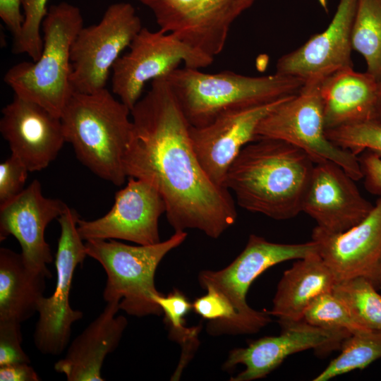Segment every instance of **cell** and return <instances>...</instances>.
I'll list each match as a JSON object with an SVG mask.
<instances>
[{"label": "cell", "mask_w": 381, "mask_h": 381, "mask_svg": "<svg viewBox=\"0 0 381 381\" xmlns=\"http://www.w3.org/2000/svg\"><path fill=\"white\" fill-rule=\"evenodd\" d=\"M131 116L123 160L127 178L146 181L159 191L174 231L197 229L218 238L236 222L235 201L200 165L190 139V124L164 77L152 80Z\"/></svg>", "instance_id": "obj_1"}, {"label": "cell", "mask_w": 381, "mask_h": 381, "mask_svg": "<svg viewBox=\"0 0 381 381\" xmlns=\"http://www.w3.org/2000/svg\"><path fill=\"white\" fill-rule=\"evenodd\" d=\"M314 166L298 147L260 138L241 150L228 169L224 186L242 208L286 220L302 212Z\"/></svg>", "instance_id": "obj_2"}, {"label": "cell", "mask_w": 381, "mask_h": 381, "mask_svg": "<svg viewBox=\"0 0 381 381\" xmlns=\"http://www.w3.org/2000/svg\"><path fill=\"white\" fill-rule=\"evenodd\" d=\"M131 109L107 89L73 92L61 114L66 142L94 174L119 186L127 176L123 156L132 127Z\"/></svg>", "instance_id": "obj_3"}, {"label": "cell", "mask_w": 381, "mask_h": 381, "mask_svg": "<svg viewBox=\"0 0 381 381\" xmlns=\"http://www.w3.org/2000/svg\"><path fill=\"white\" fill-rule=\"evenodd\" d=\"M192 126L212 122L230 109L273 102L297 94L305 81L275 73L248 76L232 71L205 73L197 68H176L164 76Z\"/></svg>", "instance_id": "obj_4"}, {"label": "cell", "mask_w": 381, "mask_h": 381, "mask_svg": "<svg viewBox=\"0 0 381 381\" xmlns=\"http://www.w3.org/2000/svg\"><path fill=\"white\" fill-rule=\"evenodd\" d=\"M78 7L61 2L48 8L42 24L43 47L36 61L11 66L4 80L14 95L42 106L61 116L73 90L71 77V49L83 28Z\"/></svg>", "instance_id": "obj_5"}, {"label": "cell", "mask_w": 381, "mask_h": 381, "mask_svg": "<svg viewBox=\"0 0 381 381\" xmlns=\"http://www.w3.org/2000/svg\"><path fill=\"white\" fill-rule=\"evenodd\" d=\"M187 235L186 231H176L168 239L152 245L132 246L114 239L86 241L87 256L97 260L107 276L104 300L120 302V309L131 316L163 313L154 300L160 293L155 284V272L165 255L181 245Z\"/></svg>", "instance_id": "obj_6"}, {"label": "cell", "mask_w": 381, "mask_h": 381, "mask_svg": "<svg viewBox=\"0 0 381 381\" xmlns=\"http://www.w3.org/2000/svg\"><path fill=\"white\" fill-rule=\"evenodd\" d=\"M316 253L318 245L313 240L277 243L251 234L243 250L229 265L219 270L201 271L198 282L202 289L215 290L233 306L236 316L230 334H255L272 320L267 311L256 310L248 306L246 296L252 283L271 267Z\"/></svg>", "instance_id": "obj_7"}, {"label": "cell", "mask_w": 381, "mask_h": 381, "mask_svg": "<svg viewBox=\"0 0 381 381\" xmlns=\"http://www.w3.org/2000/svg\"><path fill=\"white\" fill-rule=\"evenodd\" d=\"M321 81L306 83L297 94L277 105L259 123L255 140H283L304 151L315 164L333 162L358 181L363 177L359 158L326 135Z\"/></svg>", "instance_id": "obj_8"}, {"label": "cell", "mask_w": 381, "mask_h": 381, "mask_svg": "<svg viewBox=\"0 0 381 381\" xmlns=\"http://www.w3.org/2000/svg\"><path fill=\"white\" fill-rule=\"evenodd\" d=\"M129 51L112 68V92L131 110L141 98L147 82L164 77L183 63L186 67L209 66L214 58L195 49L171 32L142 28Z\"/></svg>", "instance_id": "obj_9"}, {"label": "cell", "mask_w": 381, "mask_h": 381, "mask_svg": "<svg viewBox=\"0 0 381 381\" xmlns=\"http://www.w3.org/2000/svg\"><path fill=\"white\" fill-rule=\"evenodd\" d=\"M142 28L135 8L127 2L111 4L98 23L83 26L71 49L73 92L92 93L106 88L114 63Z\"/></svg>", "instance_id": "obj_10"}, {"label": "cell", "mask_w": 381, "mask_h": 381, "mask_svg": "<svg viewBox=\"0 0 381 381\" xmlns=\"http://www.w3.org/2000/svg\"><path fill=\"white\" fill-rule=\"evenodd\" d=\"M79 219L77 212L68 205L56 219L61 233L55 257V289L51 296H44L38 303L39 319L34 332L35 345L45 355L61 354L69 343L73 324L83 317V313L73 309L69 302L75 270L87 255L85 243L78 231Z\"/></svg>", "instance_id": "obj_11"}, {"label": "cell", "mask_w": 381, "mask_h": 381, "mask_svg": "<svg viewBox=\"0 0 381 381\" xmlns=\"http://www.w3.org/2000/svg\"><path fill=\"white\" fill-rule=\"evenodd\" d=\"M152 12L159 29L214 59L236 20L256 0H136Z\"/></svg>", "instance_id": "obj_12"}, {"label": "cell", "mask_w": 381, "mask_h": 381, "mask_svg": "<svg viewBox=\"0 0 381 381\" xmlns=\"http://www.w3.org/2000/svg\"><path fill=\"white\" fill-rule=\"evenodd\" d=\"M165 212L164 200L152 184L128 177L126 186L115 193L111 210L93 220L80 218L78 231L83 241L119 239L155 244L161 241L159 219Z\"/></svg>", "instance_id": "obj_13"}, {"label": "cell", "mask_w": 381, "mask_h": 381, "mask_svg": "<svg viewBox=\"0 0 381 381\" xmlns=\"http://www.w3.org/2000/svg\"><path fill=\"white\" fill-rule=\"evenodd\" d=\"M277 336L264 337L246 347L231 350L223 368L229 370L242 364L245 369L231 381H251L266 377L288 356L306 350L314 349L321 354L340 349L351 333L312 325L303 320L280 324Z\"/></svg>", "instance_id": "obj_14"}, {"label": "cell", "mask_w": 381, "mask_h": 381, "mask_svg": "<svg viewBox=\"0 0 381 381\" xmlns=\"http://www.w3.org/2000/svg\"><path fill=\"white\" fill-rule=\"evenodd\" d=\"M312 240L336 282L356 277L381 287V197L360 223L341 233L315 226Z\"/></svg>", "instance_id": "obj_15"}, {"label": "cell", "mask_w": 381, "mask_h": 381, "mask_svg": "<svg viewBox=\"0 0 381 381\" xmlns=\"http://www.w3.org/2000/svg\"><path fill=\"white\" fill-rule=\"evenodd\" d=\"M287 97L265 104L230 109L205 126H190V135L195 153L215 184L225 187L229 167L241 150L255 140L260 121Z\"/></svg>", "instance_id": "obj_16"}, {"label": "cell", "mask_w": 381, "mask_h": 381, "mask_svg": "<svg viewBox=\"0 0 381 381\" xmlns=\"http://www.w3.org/2000/svg\"><path fill=\"white\" fill-rule=\"evenodd\" d=\"M66 205L59 199L45 197L41 183L35 179L18 196L0 206L1 241L14 236L27 267L47 278L52 277L47 265L52 262L53 256L44 238L45 229Z\"/></svg>", "instance_id": "obj_17"}, {"label": "cell", "mask_w": 381, "mask_h": 381, "mask_svg": "<svg viewBox=\"0 0 381 381\" xmlns=\"http://www.w3.org/2000/svg\"><path fill=\"white\" fill-rule=\"evenodd\" d=\"M1 114L0 132L11 154L29 171L47 168L66 142L61 118L39 104L16 95Z\"/></svg>", "instance_id": "obj_18"}, {"label": "cell", "mask_w": 381, "mask_h": 381, "mask_svg": "<svg viewBox=\"0 0 381 381\" xmlns=\"http://www.w3.org/2000/svg\"><path fill=\"white\" fill-rule=\"evenodd\" d=\"M358 0H339L327 28L302 46L283 55L276 73L305 81H321L339 69L352 66L351 37Z\"/></svg>", "instance_id": "obj_19"}, {"label": "cell", "mask_w": 381, "mask_h": 381, "mask_svg": "<svg viewBox=\"0 0 381 381\" xmlns=\"http://www.w3.org/2000/svg\"><path fill=\"white\" fill-rule=\"evenodd\" d=\"M354 181L333 162L315 164L302 212L329 232L341 233L356 226L374 205L362 195Z\"/></svg>", "instance_id": "obj_20"}, {"label": "cell", "mask_w": 381, "mask_h": 381, "mask_svg": "<svg viewBox=\"0 0 381 381\" xmlns=\"http://www.w3.org/2000/svg\"><path fill=\"white\" fill-rule=\"evenodd\" d=\"M119 301L107 302L103 311L69 345L54 370L68 381H104L101 370L106 356L118 346L128 320L116 315Z\"/></svg>", "instance_id": "obj_21"}, {"label": "cell", "mask_w": 381, "mask_h": 381, "mask_svg": "<svg viewBox=\"0 0 381 381\" xmlns=\"http://www.w3.org/2000/svg\"><path fill=\"white\" fill-rule=\"evenodd\" d=\"M326 130L377 119L379 80L367 71L346 67L320 82Z\"/></svg>", "instance_id": "obj_22"}, {"label": "cell", "mask_w": 381, "mask_h": 381, "mask_svg": "<svg viewBox=\"0 0 381 381\" xmlns=\"http://www.w3.org/2000/svg\"><path fill=\"white\" fill-rule=\"evenodd\" d=\"M334 277L318 253L298 259L283 273L267 313L279 324L303 320L309 305L320 295L332 291Z\"/></svg>", "instance_id": "obj_23"}, {"label": "cell", "mask_w": 381, "mask_h": 381, "mask_svg": "<svg viewBox=\"0 0 381 381\" xmlns=\"http://www.w3.org/2000/svg\"><path fill=\"white\" fill-rule=\"evenodd\" d=\"M44 274L27 267L21 253L0 248V322L21 324L37 312L45 290Z\"/></svg>", "instance_id": "obj_24"}, {"label": "cell", "mask_w": 381, "mask_h": 381, "mask_svg": "<svg viewBox=\"0 0 381 381\" xmlns=\"http://www.w3.org/2000/svg\"><path fill=\"white\" fill-rule=\"evenodd\" d=\"M351 42L364 59L366 71L381 78V0H358Z\"/></svg>", "instance_id": "obj_25"}, {"label": "cell", "mask_w": 381, "mask_h": 381, "mask_svg": "<svg viewBox=\"0 0 381 381\" xmlns=\"http://www.w3.org/2000/svg\"><path fill=\"white\" fill-rule=\"evenodd\" d=\"M341 351L314 381H327L337 376L361 370L381 358V330L363 329L351 334L340 347Z\"/></svg>", "instance_id": "obj_26"}, {"label": "cell", "mask_w": 381, "mask_h": 381, "mask_svg": "<svg viewBox=\"0 0 381 381\" xmlns=\"http://www.w3.org/2000/svg\"><path fill=\"white\" fill-rule=\"evenodd\" d=\"M332 291L361 326L381 330V294L370 281L363 277L341 280Z\"/></svg>", "instance_id": "obj_27"}, {"label": "cell", "mask_w": 381, "mask_h": 381, "mask_svg": "<svg viewBox=\"0 0 381 381\" xmlns=\"http://www.w3.org/2000/svg\"><path fill=\"white\" fill-rule=\"evenodd\" d=\"M303 320L322 329L346 331L351 334L366 329L358 324L332 291L318 296L306 310Z\"/></svg>", "instance_id": "obj_28"}, {"label": "cell", "mask_w": 381, "mask_h": 381, "mask_svg": "<svg viewBox=\"0 0 381 381\" xmlns=\"http://www.w3.org/2000/svg\"><path fill=\"white\" fill-rule=\"evenodd\" d=\"M327 138L338 147L357 156L364 150L381 158V120L371 119L342 125L325 131Z\"/></svg>", "instance_id": "obj_29"}, {"label": "cell", "mask_w": 381, "mask_h": 381, "mask_svg": "<svg viewBox=\"0 0 381 381\" xmlns=\"http://www.w3.org/2000/svg\"><path fill=\"white\" fill-rule=\"evenodd\" d=\"M154 300L164 315V322L169 329L170 336L182 346L185 353L197 345V327H187L185 317L192 310V303L181 291L174 289L168 295L159 293ZM191 351V350H190Z\"/></svg>", "instance_id": "obj_30"}, {"label": "cell", "mask_w": 381, "mask_h": 381, "mask_svg": "<svg viewBox=\"0 0 381 381\" xmlns=\"http://www.w3.org/2000/svg\"><path fill=\"white\" fill-rule=\"evenodd\" d=\"M48 1L21 0L24 22L20 34L13 40V54H27L32 61L39 59L43 47L41 28Z\"/></svg>", "instance_id": "obj_31"}, {"label": "cell", "mask_w": 381, "mask_h": 381, "mask_svg": "<svg viewBox=\"0 0 381 381\" xmlns=\"http://www.w3.org/2000/svg\"><path fill=\"white\" fill-rule=\"evenodd\" d=\"M29 170L14 155L0 164V206L18 196L25 188Z\"/></svg>", "instance_id": "obj_32"}, {"label": "cell", "mask_w": 381, "mask_h": 381, "mask_svg": "<svg viewBox=\"0 0 381 381\" xmlns=\"http://www.w3.org/2000/svg\"><path fill=\"white\" fill-rule=\"evenodd\" d=\"M20 324L0 322V366L16 363H30L21 346Z\"/></svg>", "instance_id": "obj_33"}, {"label": "cell", "mask_w": 381, "mask_h": 381, "mask_svg": "<svg viewBox=\"0 0 381 381\" xmlns=\"http://www.w3.org/2000/svg\"><path fill=\"white\" fill-rule=\"evenodd\" d=\"M359 162L366 188L381 197V158L375 153L367 150L359 158Z\"/></svg>", "instance_id": "obj_34"}, {"label": "cell", "mask_w": 381, "mask_h": 381, "mask_svg": "<svg viewBox=\"0 0 381 381\" xmlns=\"http://www.w3.org/2000/svg\"><path fill=\"white\" fill-rule=\"evenodd\" d=\"M21 8V0H0V18L13 39L20 34L24 22Z\"/></svg>", "instance_id": "obj_35"}, {"label": "cell", "mask_w": 381, "mask_h": 381, "mask_svg": "<svg viewBox=\"0 0 381 381\" xmlns=\"http://www.w3.org/2000/svg\"><path fill=\"white\" fill-rule=\"evenodd\" d=\"M40 377L28 363H16L0 366L1 381H39Z\"/></svg>", "instance_id": "obj_36"}, {"label": "cell", "mask_w": 381, "mask_h": 381, "mask_svg": "<svg viewBox=\"0 0 381 381\" xmlns=\"http://www.w3.org/2000/svg\"><path fill=\"white\" fill-rule=\"evenodd\" d=\"M377 119L381 120V78L379 80V97L377 106Z\"/></svg>", "instance_id": "obj_37"}]
</instances>
